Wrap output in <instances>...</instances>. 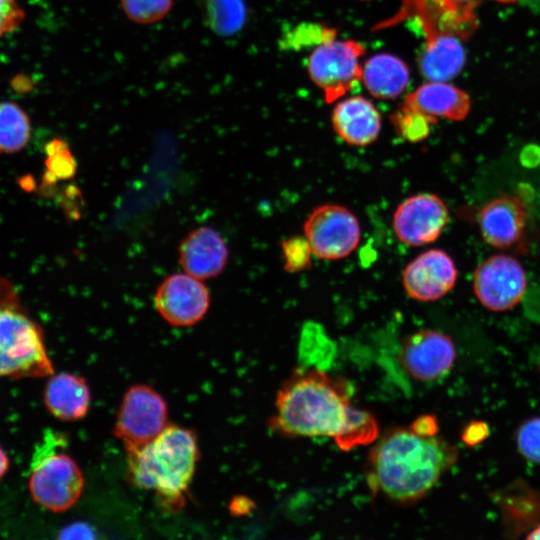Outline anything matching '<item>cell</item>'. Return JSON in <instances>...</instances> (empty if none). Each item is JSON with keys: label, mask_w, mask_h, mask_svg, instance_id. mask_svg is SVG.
Masks as SVG:
<instances>
[{"label": "cell", "mask_w": 540, "mask_h": 540, "mask_svg": "<svg viewBox=\"0 0 540 540\" xmlns=\"http://www.w3.org/2000/svg\"><path fill=\"white\" fill-rule=\"evenodd\" d=\"M527 287L521 263L506 254H496L481 262L473 274V291L488 310L503 312L515 307Z\"/></svg>", "instance_id": "9c48e42d"}, {"label": "cell", "mask_w": 540, "mask_h": 540, "mask_svg": "<svg viewBox=\"0 0 540 540\" xmlns=\"http://www.w3.org/2000/svg\"><path fill=\"white\" fill-rule=\"evenodd\" d=\"M378 434L379 426L374 416L352 407L345 426L333 439L340 449L347 451L374 442Z\"/></svg>", "instance_id": "cb8c5ba5"}, {"label": "cell", "mask_w": 540, "mask_h": 540, "mask_svg": "<svg viewBox=\"0 0 540 540\" xmlns=\"http://www.w3.org/2000/svg\"><path fill=\"white\" fill-rule=\"evenodd\" d=\"M47 150L49 152L48 164H50V170L53 174L67 178L74 173L75 163L63 140H52L48 144Z\"/></svg>", "instance_id": "f546056e"}, {"label": "cell", "mask_w": 540, "mask_h": 540, "mask_svg": "<svg viewBox=\"0 0 540 540\" xmlns=\"http://www.w3.org/2000/svg\"><path fill=\"white\" fill-rule=\"evenodd\" d=\"M516 443L526 460L540 464V417L528 419L519 426Z\"/></svg>", "instance_id": "83f0119b"}, {"label": "cell", "mask_w": 540, "mask_h": 540, "mask_svg": "<svg viewBox=\"0 0 540 540\" xmlns=\"http://www.w3.org/2000/svg\"><path fill=\"white\" fill-rule=\"evenodd\" d=\"M336 30L330 27L318 24L299 25L287 36V44L291 46H306L308 44H317L334 39Z\"/></svg>", "instance_id": "f1b7e54d"}, {"label": "cell", "mask_w": 540, "mask_h": 540, "mask_svg": "<svg viewBox=\"0 0 540 540\" xmlns=\"http://www.w3.org/2000/svg\"><path fill=\"white\" fill-rule=\"evenodd\" d=\"M127 453L132 483L154 491L164 508H180L199 456L194 432L167 425L152 441Z\"/></svg>", "instance_id": "3957f363"}, {"label": "cell", "mask_w": 540, "mask_h": 540, "mask_svg": "<svg viewBox=\"0 0 540 540\" xmlns=\"http://www.w3.org/2000/svg\"><path fill=\"white\" fill-rule=\"evenodd\" d=\"M391 122L395 132L400 137L413 143L426 139L429 135L431 125L436 123V121L422 112L404 104L393 113Z\"/></svg>", "instance_id": "d4e9b609"}, {"label": "cell", "mask_w": 540, "mask_h": 540, "mask_svg": "<svg viewBox=\"0 0 540 540\" xmlns=\"http://www.w3.org/2000/svg\"><path fill=\"white\" fill-rule=\"evenodd\" d=\"M120 3L126 17L140 25L160 21L173 6V0H120Z\"/></svg>", "instance_id": "484cf974"}, {"label": "cell", "mask_w": 540, "mask_h": 540, "mask_svg": "<svg viewBox=\"0 0 540 540\" xmlns=\"http://www.w3.org/2000/svg\"><path fill=\"white\" fill-rule=\"evenodd\" d=\"M65 438L50 432L36 447L32 458L28 488L33 500L52 512L71 508L84 488L83 473L68 454L58 449Z\"/></svg>", "instance_id": "277c9868"}, {"label": "cell", "mask_w": 540, "mask_h": 540, "mask_svg": "<svg viewBox=\"0 0 540 540\" xmlns=\"http://www.w3.org/2000/svg\"><path fill=\"white\" fill-rule=\"evenodd\" d=\"M303 230L313 254L325 260L349 256L361 239L358 218L347 207L338 204H323L314 208Z\"/></svg>", "instance_id": "ba28073f"}, {"label": "cell", "mask_w": 540, "mask_h": 540, "mask_svg": "<svg viewBox=\"0 0 540 540\" xmlns=\"http://www.w3.org/2000/svg\"><path fill=\"white\" fill-rule=\"evenodd\" d=\"M539 364H540V363H539ZM539 367H540V365H539Z\"/></svg>", "instance_id": "74e56055"}, {"label": "cell", "mask_w": 540, "mask_h": 540, "mask_svg": "<svg viewBox=\"0 0 540 540\" xmlns=\"http://www.w3.org/2000/svg\"><path fill=\"white\" fill-rule=\"evenodd\" d=\"M25 19L18 0H0V38L15 31Z\"/></svg>", "instance_id": "4dcf8cb0"}, {"label": "cell", "mask_w": 540, "mask_h": 540, "mask_svg": "<svg viewBox=\"0 0 540 540\" xmlns=\"http://www.w3.org/2000/svg\"><path fill=\"white\" fill-rule=\"evenodd\" d=\"M477 224L487 244L497 249H510L524 239L528 212L518 196L501 194L480 208Z\"/></svg>", "instance_id": "9a60e30c"}, {"label": "cell", "mask_w": 540, "mask_h": 540, "mask_svg": "<svg viewBox=\"0 0 540 540\" xmlns=\"http://www.w3.org/2000/svg\"><path fill=\"white\" fill-rule=\"evenodd\" d=\"M61 532V538H90L92 536V530L85 524H73Z\"/></svg>", "instance_id": "836d02e7"}, {"label": "cell", "mask_w": 540, "mask_h": 540, "mask_svg": "<svg viewBox=\"0 0 540 540\" xmlns=\"http://www.w3.org/2000/svg\"><path fill=\"white\" fill-rule=\"evenodd\" d=\"M365 47L358 41L331 39L315 47L308 58L307 70L327 103L343 97L361 81L360 59Z\"/></svg>", "instance_id": "8992f818"}, {"label": "cell", "mask_w": 540, "mask_h": 540, "mask_svg": "<svg viewBox=\"0 0 540 540\" xmlns=\"http://www.w3.org/2000/svg\"><path fill=\"white\" fill-rule=\"evenodd\" d=\"M31 138L27 113L15 102L0 101V153L23 150Z\"/></svg>", "instance_id": "603a6c76"}, {"label": "cell", "mask_w": 540, "mask_h": 540, "mask_svg": "<svg viewBox=\"0 0 540 540\" xmlns=\"http://www.w3.org/2000/svg\"><path fill=\"white\" fill-rule=\"evenodd\" d=\"M489 435V427L483 421L470 422L461 434L462 441L470 447L482 443Z\"/></svg>", "instance_id": "1f68e13d"}, {"label": "cell", "mask_w": 540, "mask_h": 540, "mask_svg": "<svg viewBox=\"0 0 540 540\" xmlns=\"http://www.w3.org/2000/svg\"><path fill=\"white\" fill-rule=\"evenodd\" d=\"M281 248L286 271L298 272L309 267L313 251L305 236L286 239L282 242Z\"/></svg>", "instance_id": "4316f807"}, {"label": "cell", "mask_w": 540, "mask_h": 540, "mask_svg": "<svg viewBox=\"0 0 540 540\" xmlns=\"http://www.w3.org/2000/svg\"><path fill=\"white\" fill-rule=\"evenodd\" d=\"M448 221V207L438 195L419 193L399 204L392 226L402 243L418 247L437 240Z\"/></svg>", "instance_id": "8fae6325"}, {"label": "cell", "mask_w": 540, "mask_h": 540, "mask_svg": "<svg viewBox=\"0 0 540 540\" xmlns=\"http://www.w3.org/2000/svg\"><path fill=\"white\" fill-rule=\"evenodd\" d=\"M480 0H401L398 13L379 27H388L413 18L424 35L447 32L467 36L476 27L475 10Z\"/></svg>", "instance_id": "30bf717a"}, {"label": "cell", "mask_w": 540, "mask_h": 540, "mask_svg": "<svg viewBox=\"0 0 540 540\" xmlns=\"http://www.w3.org/2000/svg\"><path fill=\"white\" fill-rule=\"evenodd\" d=\"M454 260L442 249H429L410 261L403 270L407 295L420 302L435 301L450 292L457 280Z\"/></svg>", "instance_id": "5bb4252c"}, {"label": "cell", "mask_w": 540, "mask_h": 540, "mask_svg": "<svg viewBox=\"0 0 540 540\" xmlns=\"http://www.w3.org/2000/svg\"><path fill=\"white\" fill-rule=\"evenodd\" d=\"M351 387L317 368H299L281 385L269 426L286 437H332L352 408Z\"/></svg>", "instance_id": "7a4b0ae2"}, {"label": "cell", "mask_w": 540, "mask_h": 540, "mask_svg": "<svg viewBox=\"0 0 540 540\" xmlns=\"http://www.w3.org/2000/svg\"><path fill=\"white\" fill-rule=\"evenodd\" d=\"M52 374L53 366L40 326L17 303L0 302V378Z\"/></svg>", "instance_id": "5b68a950"}, {"label": "cell", "mask_w": 540, "mask_h": 540, "mask_svg": "<svg viewBox=\"0 0 540 540\" xmlns=\"http://www.w3.org/2000/svg\"><path fill=\"white\" fill-rule=\"evenodd\" d=\"M496 1H499V2H502V3H512V2H515V1H518V0H496Z\"/></svg>", "instance_id": "8d00e7d4"}, {"label": "cell", "mask_w": 540, "mask_h": 540, "mask_svg": "<svg viewBox=\"0 0 540 540\" xmlns=\"http://www.w3.org/2000/svg\"><path fill=\"white\" fill-rule=\"evenodd\" d=\"M418 68L428 81H448L462 70L466 55L459 37L447 32L426 34Z\"/></svg>", "instance_id": "d6986e66"}, {"label": "cell", "mask_w": 540, "mask_h": 540, "mask_svg": "<svg viewBox=\"0 0 540 540\" xmlns=\"http://www.w3.org/2000/svg\"><path fill=\"white\" fill-rule=\"evenodd\" d=\"M361 80L369 93L378 99L399 97L407 88L410 71L398 56L378 53L368 58L362 66Z\"/></svg>", "instance_id": "44dd1931"}, {"label": "cell", "mask_w": 540, "mask_h": 540, "mask_svg": "<svg viewBox=\"0 0 540 540\" xmlns=\"http://www.w3.org/2000/svg\"><path fill=\"white\" fill-rule=\"evenodd\" d=\"M154 303L157 312L167 323L184 327L204 317L209 308L210 295L200 279L187 273H175L158 286Z\"/></svg>", "instance_id": "4fadbf2b"}, {"label": "cell", "mask_w": 540, "mask_h": 540, "mask_svg": "<svg viewBox=\"0 0 540 540\" xmlns=\"http://www.w3.org/2000/svg\"><path fill=\"white\" fill-rule=\"evenodd\" d=\"M331 123L335 133L344 142L364 147L378 138L381 130V114L368 99L352 96L335 105Z\"/></svg>", "instance_id": "e0dca14e"}, {"label": "cell", "mask_w": 540, "mask_h": 540, "mask_svg": "<svg viewBox=\"0 0 540 540\" xmlns=\"http://www.w3.org/2000/svg\"><path fill=\"white\" fill-rule=\"evenodd\" d=\"M527 539H540V524L531 531Z\"/></svg>", "instance_id": "d590c367"}, {"label": "cell", "mask_w": 540, "mask_h": 540, "mask_svg": "<svg viewBox=\"0 0 540 540\" xmlns=\"http://www.w3.org/2000/svg\"><path fill=\"white\" fill-rule=\"evenodd\" d=\"M205 25L218 36L237 34L247 21L244 0H197Z\"/></svg>", "instance_id": "7402d4cb"}, {"label": "cell", "mask_w": 540, "mask_h": 540, "mask_svg": "<svg viewBox=\"0 0 540 540\" xmlns=\"http://www.w3.org/2000/svg\"><path fill=\"white\" fill-rule=\"evenodd\" d=\"M90 402V388L79 375L67 372L51 375L45 385L44 404L59 420L70 422L84 418Z\"/></svg>", "instance_id": "ffe728a7"}, {"label": "cell", "mask_w": 540, "mask_h": 540, "mask_svg": "<svg viewBox=\"0 0 540 540\" xmlns=\"http://www.w3.org/2000/svg\"><path fill=\"white\" fill-rule=\"evenodd\" d=\"M456 357L452 339L436 330H420L407 336L399 349L398 359L404 370L422 382L445 376Z\"/></svg>", "instance_id": "7c38bea8"}, {"label": "cell", "mask_w": 540, "mask_h": 540, "mask_svg": "<svg viewBox=\"0 0 540 540\" xmlns=\"http://www.w3.org/2000/svg\"><path fill=\"white\" fill-rule=\"evenodd\" d=\"M167 404L155 389L145 384L131 386L119 406L114 435L127 452L156 438L167 426Z\"/></svg>", "instance_id": "52a82bcc"}, {"label": "cell", "mask_w": 540, "mask_h": 540, "mask_svg": "<svg viewBox=\"0 0 540 540\" xmlns=\"http://www.w3.org/2000/svg\"><path fill=\"white\" fill-rule=\"evenodd\" d=\"M8 467H9V459L5 451L0 446V479L7 472Z\"/></svg>", "instance_id": "e575fe53"}, {"label": "cell", "mask_w": 540, "mask_h": 540, "mask_svg": "<svg viewBox=\"0 0 540 540\" xmlns=\"http://www.w3.org/2000/svg\"><path fill=\"white\" fill-rule=\"evenodd\" d=\"M414 433L424 437L438 435V420L434 415L423 414L417 417L409 427Z\"/></svg>", "instance_id": "d6a6232c"}, {"label": "cell", "mask_w": 540, "mask_h": 540, "mask_svg": "<svg viewBox=\"0 0 540 540\" xmlns=\"http://www.w3.org/2000/svg\"><path fill=\"white\" fill-rule=\"evenodd\" d=\"M458 450L438 435L410 428L385 432L368 459V484L390 500L411 504L423 498L457 460Z\"/></svg>", "instance_id": "6da1fadb"}, {"label": "cell", "mask_w": 540, "mask_h": 540, "mask_svg": "<svg viewBox=\"0 0 540 540\" xmlns=\"http://www.w3.org/2000/svg\"><path fill=\"white\" fill-rule=\"evenodd\" d=\"M403 104L436 122L439 118L461 121L471 107L468 94L446 81H428L409 94Z\"/></svg>", "instance_id": "ac0fdd59"}, {"label": "cell", "mask_w": 540, "mask_h": 540, "mask_svg": "<svg viewBox=\"0 0 540 540\" xmlns=\"http://www.w3.org/2000/svg\"><path fill=\"white\" fill-rule=\"evenodd\" d=\"M227 260L225 241L210 227L192 230L179 246V263L184 272L200 280L219 275Z\"/></svg>", "instance_id": "2e32d148"}]
</instances>
